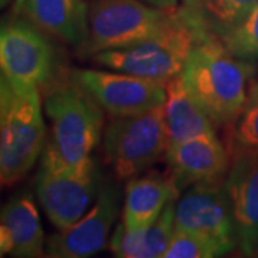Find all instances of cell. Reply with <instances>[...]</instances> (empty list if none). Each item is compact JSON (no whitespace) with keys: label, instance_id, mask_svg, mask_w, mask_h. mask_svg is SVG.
<instances>
[{"label":"cell","instance_id":"cell-1","mask_svg":"<svg viewBox=\"0 0 258 258\" xmlns=\"http://www.w3.org/2000/svg\"><path fill=\"white\" fill-rule=\"evenodd\" d=\"M251 62L232 56L221 42H198L182 71L185 88L215 126L232 125L248 99Z\"/></svg>","mask_w":258,"mask_h":258},{"label":"cell","instance_id":"cell-2","mask_svg":"<svg viewBox=\"0 0 258 258\" xmlns=\"http://www.w3.org/2000/svg\"><path fill=\"white\" fill-rule=\"evenodd\" d=\"M45 142V123L36 86L0 82V178L13 185L33 168Z\"/></svg>","mask_w":258,"mask_h":258},{"label":"cell","instance_id":"cell-3","mask_svg":"<svg viewBox=\"0 0 258 258\" xmlns=\"http://www.w3.org/2000/svg\"><path fill=\"white\" fill-rule=\"evenodd\" d=\"M88 22L83 50L95 55L164 36L181 25V16L176 8L161 9L144 0H92Z\"/></svg>","mask_w":258,"mask_h":258},{"label":"cell","instance_id":"cell-4","mask_svg":"<svg viewBox=\"0 0 258 258\" xmlns=\"http://www.w3.org/2000/svg\"><path fill=\"white\" fill-rule=\"evenodd\" d=\"M45 111L52 123V139L47 142L71 165L92 161L103 126L102 108L75 83L59 86L47 93Z\"/></svg>","mask_w":258,"mask_h":258},{"label":"cell","instance_id":"cell-5","mask_svg":"<svg viewBox=\"0 0 258 258\" xmlns=\"http://www.w3.org/2000/svg\"><path fill=\"white\" fill-rule=\"evenodd\" d=\"M98 192V172L93 161L71 165L47 144L36 176V194L47 218L57 230L81 220Z\"/></svg>","mask_w":258,"mask_h":258},{"label":"cell","instance_id":"cell-6","mask_svg":"<svg viewBox=\"0 0 258 258\" xmlns=\"http://www.w3.org/2000/svg\"><path fill=\"white\" fill-rule=\"evenodd\" d=\"M169 138L164 105L138 115L113 118L103 134V155L118 178L144 172L166 154Z\"/></svg>","mask_w":258,"mask_h":258},{"label":"cell","instance_id":"cell-7","mask_svg":"<svg viewBox=\"0 0 258 258\" xmlns=\"http://www.w3.org/2000/svg\"><path fill=\"white\" fill-rule=\"evenodd\" d=\"M195 45L192 30L181 19V25L164 36L134 46L98 52L93 60L116 72L166 83L182 74Z\"/></svg>","mask_w":258,"mask_h":258},{"label":"cell","instance_id":"cell-8","mask_svg":"<svg viewBox=\"0 0 258 258\" xmlns=\"http://www.w3.org/2000/svg\"><path fill=\"white\" fill-rule=\"evenodd\" d=\"M175 228L212 241L222 255L238 247V234L225 181L192 185L176 203Z\"/></svg>","mask_w":258,"mask_h":258},{"label":"cell","instance_id":"cell-9","mask_svg":"<svg viewBox=\"0 0 258 258\" xmlns=\"http://www.w3.org/2000/svg\"><path fill=\"white\" fill-rule=\"evenodd\" d=\"M75 83L89 93L113 118L138 115L164 105L166 83L116 71L78 69Z\"/></svg>","mask_w":258,"mask_h":258},{"label":"cell","instance_id":"cell-10","mask_svg":"<svg viewBox=\"0 0 258 258\" xmlns=\"http://www.w3.org/2000/svg\"><path fill=\"white\" fill-rule=\"evenodd\" d=\"M119 200L118 186L109 181L103 182L95 203L82 218L47 240V257L86 258L106 248L112 225L119 214Z\"/></svg>","mask_w":258,"mask_h":258},{"label":"cell","instance_id":"cell-11","mask_svg":"<svg viewBox=\"0 0 258 258\" xmlns=\"http://www.w3.org/2000/svg\"><path fill=\"white\" fill-rule=\"evenodd\" d=\"M53 50L33 25L13 20L0 33L2 76L15 85L36 86L46 83L53 72Z\"/></svg>","mask_w":258,"mask_h":258},{"label":"cell","instance_id":"cell-12","mask_svg":"<svg viewBox=\"0 0 258 258\" xmlns=\"http://www.w3.org/2000/svg\"><path fill=\"white\" fill-rule=\"evenodd\" d=\"M238 247L247 257L258 255V154L231 149L230 171L225 178Z\"/></svg>","mask_w":258,"mask_h":258},{"label":"cell","instance_id":"cell-13","mask_svg":"<svg viewBox=\"0 0 258 258\" xmlns=\"http://www.w3.org/2000/svg\"><path fill=\"white\" fill-rule=\"evenodd\" d=\"M166 161L176 188L181 191L189 185L225 181L231 154L214 134L171 144L166 149Z\"/></svg>","mask_w":258,"mask_h":258},{"label":"cell","instance_id":"cell-14","mask_svg":"<svg viewBox=\"0 0 258 258\" xmlns=\"http://www.w3.org/2000/svg\"><path fill=\"white\" fill-rule=\"evenodd\" d=\"M258 0H182L178 13L198 42L217 40L240 26Z\"/></svg>","mask_w":258,"mask_h":258},{"label":"cell","instance_id":"cell-15","mask_svg":"<svg viewBox=\"0 0 258 258\" xmlns=\"http://www.w3.org/2000/svg\"><path fill=\"white\" fill-rule=\"evenodd\" d=\"M45 235L39 212L29 195L13 197L2 210L0 252L2 255L35 258L43 255Z\"/></svg>","mask_w":258,"mask_h":258},{"label":"cell","instance_id":"cell-16","mask_svg":"<svg viewBox=\"0 0 258 258\" xmlns=\"http://www.w3.org/2000/svg\"><path fill=\"white\" fill-rule=\"evenodd\" d=\"M179 189L172 176L161 174L132 178L126 184L122 210V224L126 230H142L152 225L172 200H178Z\"/></svg>","mask_w":258,"mask_h":258},{"label":"cell","instance_id":"cell-17","mask_svg":"<svg viewBox=\"0 0 258 258\" xmlns=\"http://www.w3.org/2000/svg\"><path fill=\"white\" fill-rule=\"evenodd\" d=\"M22 12L36 28L66 43L83 46L88 39V6L82 0H26Z\"/></svg>","mask_w":258,"mask_h":258},{"label":"cell","instance_id":"cell-18","mask_svg":"<svg viewBox=\"0 0 258 258\" xmlns=\"http://www.w3.org/2000/svg\"><path fill=\"white\" fill-rule=\"evenodd\" d=\"M164 113L169 145L215 134L214 122L188 92L181 75L166 82Z\"/></svg>","mask_w":258,"mask_h":258},{"label":"cell","instance_id":"cell-19","mask_svg":"<svg viewBox=\"0 0 258 258\" xmlns=\"http://www.w3.org/2000/svg\"><path fill=\"white\" fill-rule=\"evenodd\" d=\"M175 207L176 200H172L157 221L142 230H126L120 222L109 241L113 255L120 258L164 257L175 232Z\"/></svg>","mask_w":258,"mask_h":258},{"label":"cell","instance_id":"cell-20","mask_svg":"<svg viewBox=\"0 0 258 258\" xmlns=\"http://www.w3.org/2000/svg\"><path fill=\"white\" fill-rule=\"evenodd\" d=\"M231 126L232 148L258 154V83L249 89L245 106Z\"/></svg>","mask_w":258,"mask_h":258},{"label":"cell","instance_id":"cell-21","mask_svg":"<svg viewBox=\"0 0 258 258\" xmlns=\"http://www.w3.org/2000/svg\"><path fill=\"white\" fill-rule=\"evenodd\" d=\"M231 55L252 62L258 59V3L249 16L221 40Z\"/></svg>","mask_w":258,"mask_h":258},{"label":"cell","instance_id":"cell-22","mask_svg":"<svg viewBox=\"0 0 258 258\" xmlns=\"http://www.w3.org/2000/svg\"><path fill=\"white\" fill-rule=\"evenodd\" d=\"M221 255L220 248L208 238L191 231L175 228L162 258H212Z\"/></svg>","mask_w":258,"mask_h":258},{"label":"cell","instance_id":"cell-23","mask_svg":"<svg viewBox=\"0 0 258 258\" xmlns=\"http://www.w3.org/2000/svg\"><path fill=\"white\" fill-rule=\"evenodd\" d=\"M144 2L161 9H175L178 5V0H144Z\"/></svg>","mask_w":258,"mask_h":258},{"label":"cell","instance_id":"cell-24","mask_svg":"<svg viewBox=\"0 0 258 258\" xmlns=\"http://www.w3.org/2000/svg\"><path fill=\"white\" fill-rule=\"evenodd\" d=\"M25 2H26V0H15V10H16V12H20L22 8H23V5H25Z\"/></svg>","mask_w":258,"mask_h":258}]
</instances>
